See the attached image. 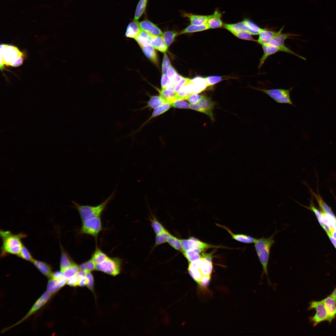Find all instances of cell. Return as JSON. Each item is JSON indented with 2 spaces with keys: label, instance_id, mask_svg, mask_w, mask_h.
<instances>
[{
  "label": "cell",
  "instance_id": "cell-1",
  "mask_svg": "<svg viewBox=\"0 0 336 336\" xmlns=\"http://www.w3.org/2000/svg\"><path fill=\"white\" fill-rule=\"evenodd\" d=\"M213 269L212 254L203 253V256L195 261L189 262V273L200 286L206 287L210 281Z\"/></svg>",
  "mask_w": 336,
  "mask_h": 336
},
{
  "label": "cell",
  "instance_id": "cell-2",
  "mask_svg": "<svg viewBox=\"0 0 336 336\" xmlns=\"http://www.w3.org/2000/svg\"><path fill=\"white\" fill-rule=\"evenodd\" d=\"M277 232L275 231L272 236L268 238L263 237L256 239L254 247L259 259L263 267V272L261 278L265 274L267 277L268 284L274 289L268 277V262L271 248L275 243L273 237Z\"/></svg>",
  "mask_w": 336,
  "mask_h": 336
},
{
  "label": "cell",
  "instance_id": "cell-3",
  "mask_svg": "<svg viewBox=\"0 0 336 336\" xmlns=\"http://www.w3.org/2000/svg\"><path fill=\"white\" fill-rule=\"evenodd\" d=\"M0 236L2 241L1 256L8 254L17 255L23 246L21 239L26 236L25 234L20 233L13 234L8 231H0Z\"/></svg>",
  "mask_w": 336,
  "mask_h": 336
},
{
  "label": "cell",
  "instance_id": "cell-4",
  "mask_svg": "<svg viewBox=\"0 0 336 336\" xmlns=\"http://www.w3.org/2000/svg\"><path fill=\"white\" fill-rule=\"evenodd\" d=\"M24 54L16 47L8 44L0 45V68L3 69L4 65L13 67L21 65Z\"/></svg>",
  "mask_w": 336,
  "mask_h": 336
},
{
  "label": "cell",
  "instance_id": "cell-5",
  "mask_svg": "<svg viewBox=\"0 0 336 336\" xmlns=\"http://www.w3.org/2000/svg\"><path fill=\"white\" fill-rule=\"evenodd\" d=\"M115 191L105 201L96 206L88 205H82L75 201L72 202L74 207L78 211L82 222L87 220L100 217L103 212L106 208L110 202L113 198Z\"/></svg>",
  "mask_w": 336,
  "mask_h": 336
},
{
  "label": "cell",
  "instance_id": "cell-6",
  "mask_svg": "<svg viewBox=\"0 0 336 336\" xmlns=\"http://www.w3.org/2000/svg\"><path fill=\"white\" fill-rule=\"evenodd\" d=\"M293 88V87L287 89L279 88L267 89L254 87L253 89L266 94L278 103L295 105L290 96L291 92Z\"/></svg>",
  "mask_w": 336,
  "mask_h": 336
},
{
  "label": "cell",
  "instance_id": "cell-7",
  "mask_svg": "<svg viewBox=\"0 0 336 336\" xmlns=\"http://www.w3.org/2000/svg\"><path fill=\"white\" fill-rule=\"evenodd\" d=\"M122 260L118 258L108 257L106 259L96 264V269L115 276L120 273Z\"/></svg>",
  "mask_w": 336,
  "mask_h": 336
},
{
  "label": "cell",
  "instance_id": "cell-8",
  "mask_svg": "<svg viewBox=\"0 0 336 336\" xmlns=\"http://www.w3.org/2000/svg\"><path fill=\"white\" fill-rule=\"evenodd\" d=\"M102 230L100 217L90 219L82 222L80 233L91 236L96 238Z\"/></svg>",
  "mask_w": 336,
  "mask_h": 336
},
{
  "label": "cell",
  "instance_id": "cell-9",
  "mask_svg": "<svg viewBox=\"0 0 336 336\" xmlns=\"http://www.w3.org/2000/svg\"><path fill=\"white\" fill-rule=\"evenodd\" d=\"M181 240V252L189 250L198 249L204 251L205 250L211 248L218 247V246L209 244L202 241L198 239L191 237L188 239Z\"/></svg>",
  "mask_w": 336,
  "mask_h": 336
},
{
  "label": "cell",
  "instance_id": "cell-10",
  "mask_svg": "<svg viewBox=\"0 0 336 336\" xmlns=\"http://www.w3.org/2000/svg\"><path fill=\"white\" fill-rule=\"evenodd\" d=\"M215 105L211 98L203 96L197 103L190 104V109L206 114L214 121L212 110Z\"/></svg>",
  "mask_w": 336,
  "mask_h": 336
},
{
  "label": "cell",
  "instance_id": "cell-11",
  "mask_svg": "<svg viewBox=\"0 0 336 336\" xmlns=\"http://www.w3.org/2000/svg\"><path fill=\"white\" fill-rule=\"evenodd\" d=\"M283 28L284 27H282L278 31V34L274 37L268 44L279 47L282 52L292 54L305 60L306 59L304 57L295 53L285 46L284 41L285 40L289 38L291 36H293V35L289 33H282V31Z\"/></svg>",
  "mask_w": 336,
  "mask_h": 336
},
{
  "label": "cell",
  "instance_id": "cell-12",
  "mask_svg": "<svg viewBox=\"0 0 336 336\" xmlns=\"http://www.w3.org/2000/svg\"><path fill=\"white\" fill-rule=\"evenodd\" d=\"M314 309L316 313L315 315L311 317L310 321L315 326L320 322L325 320L328 321V314L324 306L321 301H313L310 304L308 310Z\"/></svg>",
  "mask_w": 336,
  "mask_h": 336
},
{
  "label": "cell",
  "instance_id": "cell-13",
  "mask_svg": "<svg viewBox=\"0 0 336 336\" xmlns=\"http://www.w3.org/2000/svg\"><path fill=\"white\" fill-rule=\"evenodd\" d=\"M52 295L47 291L44 292L38 299L33 305L30 310L27 314L20 321L12 326L4 329L3 331H5L12 328L21 324L25 320L28 319L31 315L40 310L49 301Z\"/></svg>",
  "mask_w": 336,
  "mask_h": 336
},
{
  "label": "cell",
  "instance_id": "cell-14",
  "mask_svg": "<svg viewBox=\"0 0 336 336\" xmlns=\"http://www.w3.org/2000/svg\"><path fill=\"white\" fill-rule=\"evenodd\" d=\"M141 29L151 35H162L163 33L161 30L155 24L148 20L138 22Z\"/></svg>",
  "mask_w": 336,
  "mask_h": 336
},
{
  "label": "cell",
  "instance_id": "cell-15",
  "mask_svg": "<svg viewBox=\"0 0 336 336\" xmlns=\"http://www.w3.org/2000/svg\"><path fill=\"white\" fill-rule=\"evenodd\" d=\"M326 309L328 317V321L331 322L336 315V302L330 295L321 301Z\"/></svg>",
  "mask_w": 336,
  "mask_h": 336
},
{
  "label": "cell",
  "instance_id": "cell-16",
  "mask_svg": "<svg viewBox=\"0 0 336 336\" xmlns=\"http://www.w3.org/2000/svg\"><path fill=\"white\" fill-rule=\"evenodd\" d=\"M263 51V54L260 59L258 66L259 69L262 66L266 59L270 55L276 53L281 51L280 49L277 47L269 44L261 45Z\"/></svg>",
  "mask_w": 336,
  "mask_h": 336
},
{
  "label": "cell",
  "instance_id": "cell-17",
  "mask_svg": "<svg viewBox=\"0 0 336 336\" xmlns=\"http://www.w3.org/2000/svg\"><path fill=\"white\" fill-rule=\"evenodd\" d=\"M222 16L221 12L217 9L212 14L208 15L207 23L209 28H216L223 26L224 24L221 19Z\"/></svg>",
  "mask_w": 336,
  "mask_h": 336
},
{
  "label": "cell",
  "instance_id": "cell-18",
  "mask_svg": "<svg viewBox=\"0 0 336 336\" xmlns=\"http://www.w3.org/2000/svg\"><path fill=\"white\" fill-rule=\"evenodd\" d=\"M218 226L226 230L231 236L232 238L239 242L246 244L254 243L256 239L250 236L243 234H235L225 226L217 224Z\"/></svg>",
  "mask_w": 336,
  "mask_h": 336
},
{
  "label": "cell",
  "instance_id": "cell-19",
  "mask_svg": "<svg viewBox=\"0 0 336 336\" xmlns=\"http://www.w3.org/2000/svg\"><path fill=\"white\" fill-rule=\"evenodd\" d=\"M278 33V31H275L263 29L259 35V38L257 40V42L261 45L268 44Z\"/></svg>",
  "mask_w": 336,
  "mask_h": 336
},
{
  "label": "cell",
  "instance_id": "cell-20",
  "mask_svg": "<svg viewBox=\"0 0 336 336\" xmlns=\"http://www.w3.org/2000/svg\"><path fill=\"white\" fill-rule=\"evenodd\" d=\"M39 271L48 279L52 276L53 272L52 267L45 262L35 260L32 263Z\"/></svg>",
  "mask_w": 336,
  "mask_h": 336
},
{
  "label": "cell",
  "instance_id": "cell-21",
  "mask_svg": "<svg viewBox=\"0 0 336 336\" xmlns=\"http://www.w3.org/2000/svg\"><path fill=\"white\" fill-rule=\"evenodd\" d=\"M183 15L188 18L191 24L200 25L207 23L208 19V15H202L184 12Z\"/></svg>",
  "mask_w": 336,
  "mask_h": 336
},
{
  "label": "cell",
  "instance_id": "cell-22",
  "mask_svg": "<svg viewBox=\"0 0 336 336\" xmlns=\"http://www.w3.org/2000/svg\"><path fill=\"white\" fill-rule=\"evenodd\" d=\"M150 45L155 49L164 53L166 52L168 49L162 35H153Z\"/></svg>",
  "mask_w": 336,
  "mask_h": 336
},
{
  "label": "cell",
  "instance_id": "cell-23",
  "mask_svg": "<svg viewBox=\"0 0 336 336\" xmlns=\"http://www.w3.org/2000/svg\"><path fill=\"white\" fill-rule=\"evenodd\" d=\"M223 27L230 32L248 31V28L245 19L240 22L234 24H224Z\"/></svg>",
  "mask_w": 336,
  "mask_h": 336
},
{
  "label": "cell",
  "instance_id": "cell-24",
  "mask_svg": "<svg viewBox=\"0 0 336 336\" xmlns=\"http://www.w3.org/2000/svg\"><path fill=\"white\" fill-rule=\"evenodd\" d=\"M141 30L137 21L134 20L128 25L125 33L126 37L134 39L139 34Z\"/></svg>",
  "mask_w": 336,
  "mask_h": 336
},
{
  "label": "cell",
  "instance_id": "cell-25",
  "mask_svg": "<svg viewBox=\"0 0 336 336\" xmlns=\"http://www.w3.org/2000/svg\"><path fill=\"white\" fill-rule=\"evenodd\" d=\"M177 94L174 91V89L168 88L161 89L160 91V96L162 98L166 103H171L177 100Z\"/></svg>",
  "mask_w": 336,
  "mask_h": 336
},
{
  "label": "cell",
  "instance_id": "cell-26",
  "mask_svg": "<svg viewBox=\"0 0 336 336\" xmlns=\"http://www.w3.org/2000/svg\"><path fill=\"white\" fill-rule=\"evenodd\" d=\"M145 55L152 63L158 64V60L154 48L150 45L140 46Z\"/></svg>",
  "mask_w": 336,
  "mask_h": 336
},
{
  "label": "cell",
  "instance_id": "cell-27",
  "mask_svg": "<svg viewBox=\"0 0 336 336\" xmlns=\"http://www.w3.org/2000/svg\"><path fill=\"white\" fill-rule=\"evenodd\" d=\"M153 35H151L142 30L134 39L139 46L150 45Z\"/></svg>",
  "mask_w": 336,
  "mask_h": 336
},
{
  "label": "cell",
  "instance_id": "cell-28",
  "mask_svg": "<svg viewBox=\"0 0 336 336\" xmlns=\"http://www.w3.org/2000/svg\"><path fill=\"white\" fill-rule=\"evenodd\" d=\"M309 188L310 192L317 201L322 211L327 214L335 217L331 208L327 205L320 196L314 192L310 188Z\"/></svg>",
  "mask_w": 336,
  "mask_h": 336
},
{
  "label": "cell",
  "instance_id": "cell-29",
  "mask_svg": "<svg viewBox=\"0 0 336 336\" xmlns=\"http://www.w3.org/2000/svg\"><path fill=\"white\" fill-rule=\"evenodd\" d=\"M203 251L201 250L195 249L189 250L182 252L189 262L198 259L203 256Z\"/></svg>",
  "mask_w": 336,
  "mask_h": 336
},
{
  "label": "cell",
  "instance_id": "cell-30",
  "mask_svg": "<svg viewBox=\"0 0 336 336\" xmlns=\"http://www.w3.org/2000/svg\"><path fill=\"white\" fill-rule=\"evenodd\" d=\"M191 83L194 85L197 94L204 90L208 87L205 78L197 77L191 79Z\"/></svg>",
  "mask_w": 336,
  "mask_h": 336
},
{
  "label": "cell",
  "instance_id": "cell-31",
  "mask_svg": "<svg viewBox=\"0 0 336 336\" xmlns=\"http://www.w3.org/2000/svg\"><path fill=\"white\" fill-rule=\"evenodd\" d=\"M61 254L60 261V269L63 272L70 267L74 262L70 256L63 249H61Z\"/></svg>",
  "mask_w": 336,
  "mask_h": 336
},
{
  "label": "cell",
  "instance_id": "cell-32",
  "mask_svg": "<svg viewBox=\"0 0 336 336\" xmlns=\"http://www.w3.org/2000/svg\"><path fill=\"white\" fill-rule=\"evenodd\" d=\"M209 29L207 23L200 25L191 24L181 31L179 34L195 32L206 30Z\"/></svg>",
  "mask_w": 336,
  "mask_h": 336
},
{
  "label": "cell",
  "instance_id": "cell-33",
  "mask_svg": "<svg viewBox=\"0 0 336 336\" xmlns=\"http://www.w3.org/2000/svg\"><path fill=\"white\" fill-rule=\"evenodd\" d=\"M321 220L324 224L328 227L329 231L336 226V218L327 214L322 211L320 212Z\"/></svg>",
  "mask_w": 336,
  "mask_h": 336
},
{
  "label": "cell",
  "instance_id": "cell-34",
  "mask_svg": "<svg viewBox=\"0 0 336 336\" xmlns=\"http://www.w3.org/2000/svg\"><path fill=\"white\" fill-rule=\"evenodd\" d=\"M61 289L58 286L56 280L52 277L49 278L47 291L52 296L54 295Z\"/></svg>",
  "mask_w": 336,
  "mask_h": 336
},
{
  "label": "cell",
  "instance_id": "cell-35",
  "mask_svg": "<svg viewBox=\"0 0 336 336\" xmlns=\"http://www.w3.org/2000/svg\"><path fill=\"white\" fill-rule=\"evenodd\" d=\"M148 0H139L135 12L134 20L138 21L144 13Z\"/></svg>",
  "mask_w": 336,
  "mask_h": 336
},
{
  "label": "cell",
  "instance_id": "cell-36",
  "mask_svg": "<svg viewBox=\"0 0 336 336\" xmlns=\"http://www.w3.org/2000/svg\"><path fill=\"white\" fill-rule=\"evenodd\" d=\"M108 257L105 254L97 247L92 255L91 259L96 264L104 261Z\"/></svg>",
  "mask_w": 336,
  "mask_h": 336
},
{
  "label": "cell",
  "instance_id": "cell-37",
  "mask_svg": "<svg viewBox=\"0 0 336 336\" xmlns=\"http://www.w3.org/2000/svg\"><path fill=\"white\" fill-rule=\"evenodd\" d=\"M165 103H166L160 96H153L148 102L147 106L155 109Z\"/></svg>",
  "mask_w": 336,
  "mask_h": 336
},
{
  "label": "cell",
  "instance_id": "cell-38",
  "mask_svg": "<svg viewBox=\"0 0 336 336\" xmlns=\"http://www.w3.org/2000/svg\"><path fill=\"white\" fill-rule=\"evenodd\" d=\"M248 28V33L252 35H259L263 28L259 27L254 23L247 19H245Z\"/></svg>",
  "mask_w": 336,
  "mask_h": 336
},
{
  "label": "cell",
  "instance_id": "cell-39",
  "mask_svg": "<svg viewBox=\"0 0 336 336\" xmlns=\"http://www.w3.org/2000/svg\"><path fill=\"white\" fill-rule=\"evenodd\" d=\"M177 32L175 31H167L162 35L165 44L168 48L173 42Z\"/></svg>",
  "mask_w": 336,
  "mask_h": 336
},
{
  "label": "cell",
  "instance_id": "cell-40",
  "mask_svg": "<svg viewBox=\"0 0 336 336\" xmlns=\"http://www.w3.org/2000/svg\"><path fill=\"white\" fill-rule=\"evenodd\" d=\"M80 269L79 266L74 262L72 265L64 271L63 273V276L67 279L75 275Z\"/></svg>",
  "mask_w": 336,
  "mask_h": 336
},
{
  "label": "cell",
  "instance_id": "cell-41",
  "mask_svg": "<svg viewBox=\"0 0 336 336\" xmlns=\"http://www.w3.org/2000/svg\"><path fill=\"white\" fill-rule=\"evenodd\" d=\"M171 105L170 103H166L160 105L154 109L152 115L151 116L148 120L151 119L154 117L159 115L168 110L170 107Z\"/></svg>",
  "mask_w": 336,
  "mask_h": 336
},
{
  "label": "cell",
  "instance_id": "cell-42",
  "mask_svg": "<svg viewBox=\"0 0 336 336\" xmlns=\"http://www.w3.org/2000/svg\"><path fill=\"white\" fill-rule=\"evenodd\" d=\"M171 234L166 230L156 234L155 240V245H157L167 242Z\"/></svg>",
  "mask_w": 336,
  "mask_h": 336
},
{
  "label": "cell",
  "instance_id": "cell-43",
  "mask_svg": "<svg viewBox=\"0 0 336 336\" xmlns=\"http://www.w3.org/2000/svg\"><path fill=\"white\" fill-rule=\"evenodd\" d=\"M312 199L313 198L312 197L310 201V205L309 207L303 206L302 204H301L300 203L298 202L297 203L300 205L304 207H305L307 209H309L312 211L313 212L315 213V215L316 216L320 225L324 228V229L325 230L326 229V226L322 221L321 213L315 206L313 202Z\"/></svg>",
  "mask_w": 336,
  "mask_h": 336
},
{
  "label": "cell",
  "instance_id": "cell-44",
  "mask_svg": "<svg viewBox=\"0 0 336 336\" xmlns=\"http://www.w3.org/2000/svg\"><path fill=\"white\" fill-rule=\"evenodd\" d=\"M151 222L152 227L156 235L166 230L162 224L154 217L151 220Z\"/></svg>",
  "mask_w": 336,
  "mask_h": 336
},
{
  "label": "cell",
  "instance_id": "cell-45",
  "mask_svg": "<svg viewBox=\"0 0 336 336\" xmlns=\"http://www.w3.org/2000/svg\"><path fill=\"white\" fill-rule=\"evenodd\" d=\"M96 264L91 259L79 265L80 269L87 272H91L96 269Z\"/></svg>",
  "mask_w": 336,
  "mask_h": 336
},
{
  "label": "cell",
  "instance_id": "cell-46",
  "mask_svg": "<svg viewBox=\"0 0 336 336\" xmlns=\"http://www.w3.org/2000/svg\"><path fill=\"white\" fill-rule=\"evenodd\" d=\"M17 256L32 263L34 260L28 249L23 245Z\"/></svg>",
  "mask_w": 336,
  "mask_h": 336
},
{
  "label": "cell",
  "instance_id": "cell-47",
  "mask_svg": "<svg viewBox=\"0 0 336 336\" xmlns=\"http://www.w3.org/2000/svg\"><path fill=\"white\" fill-rule=\"evenodd\" d=\"M231 32L240 39L257 42V40L254 38L252 35L247 32L231 31Z\"/></svg>",
  "mask_w": 336,
  "mask_h": 336
},
{
  "label": "cell",
  "instance_id": "cell-48",
  "mask_svg": "<svg viewBox=\"0 0 336 336\" xmlns=\"http://www.w3.org/2000/svg\"><path fill=\"white\" fill-rule=\"evenodd\" d=\"M167 242L175 249L178 250H181V240L177 237L171 234Z\"/></svg>",
  "mask_w": 336,
  "mask_h": 336
},
{
  "label": "cell",
  "instance_id": "cell-49",
  "mask_svg": "<svg viewBox=\"0 0 336 336\" xmlns=\"http://www.w3.org/2000/svg\"><path fill=\"white\" fill-rule=\"evenodd\" d=\"M170 104L171 106L175 108L190 109V104L184 100L177 99Z\"/></svg>",
  "mask_w": 336,
  "mask_h": 336
},
{
  "label": "cell",
  "instance_id": "cell-50",
  "mask_svg": "<svg viewBox=\"0 0 336 336\" xmlns=\"http://www.w3.org/2000/svg\"><path fill=\"white\" fill-rule=\"evenodd\" d=\"M171 66L169 59L166 53H164L162 64V75L166 74Z\"/></svg>",
  "mask_w": 336,
  "mask_h": 336
},
{
  "label": "cell",
  "instance_id": "cell-51",
  "mask_svg": "<svg viewBox=\"0 0 336 336\" xmlns=\"http://www.w3.org/2000/svg\"><path fill=\"white\" fill-rule=\"evenodd\" d=\"M191 79L188 78L183 77L175 85L174 88V91L177 94L183 86L190 82Z\"/></svg>",
  "mask_w": 336,
  "mask_h": 336
},
{
  "label": "cell",
  "instance_id": "cell-52",
  "mask_svg": "<svg viewBox=\"0 0 336 336\" xmlns=\"http://www.w3.org/2000/svg\"><path fill=\"white\" fill-rule=\"evenodd\" d=\"M207 86H212L222 80V77L219 76H211L205 77Z\"/></svg>",
  "mask_w": 336,
  "mask_h": 336
},
{
  "label": "cell",
  "instance_id": "cell-53",
  "mask_svg": "<svg viewBox=\"0 0 336 336\" xmlns=\"http://www.w3.org/2000/svg\"><path fill=\"white\" fill-rule=\"evenodd\" d=\"M82 277H81L76 273L67 279L66 284L68 285L73 287H75L78 286L79 280Z\"/></svg>",
  "mask_w": 336,
  "mask_h": 336
},
{
  "label": "cell",
  "instance_id": "cell-54",
  "mask_svg": "<svg viewBox=\"0 0 336 336\" xmlns=\"http://www.w3.org/2000/svg\"><path fill=\"white\" fill-rule=\"evenodd\" d=\"M203 96L197 94H192L189 96L185 100L189 102L190 104H194L199 101Z\"/></svg>",
  "mask_w": 336,
  "mask_h": 336
},
{
  "label": "cell",
  "instance_id": "cell-55",
  "mask_svg": "<svg viewBox=\"0 0 336 336\" xmlns=\"http://www.w3.org/2000/svg\"><path fill=\"white\" fill-rule=\"evenodd\" d=\"M88 281L86 286L87 287L93 292L94 291V280L92 274L91 272H87L86 275Z\"/></svg>",
  "mask_w": 336,
  "mask_h": 336
},
{
  "label": "cell",
  "instance_id": "cell-56",
  "mask_svg": "<svg viewBox=\"0 0 336 336\" xmlns=\"http://www.w3.org/2000/svg\"><path fill=\"white\" fill-rule=\"evenodd\" d=\"M161 89H166L170 87V80L166 74L162 75L161 80Z\"/></svg>",
  "mask_w": 336,
  "mask_h": 336
},
{
  "label": "cell",
  "instance_id": "cell-57",
  "mask_svg": "<svg viewBox=\"0 0 336 336\" xmlns=\"http://www.w3.org/2000/svg\"><path fill=\"white\" fill-rule=\"evenodd\" d=\"M183 77L182 76L179 74L178 73L177 74L171 79H170V88L174 89L176 84Z\"/></svg>",
  "mask_w": 336,
  "mask_h": 336
},
{
  "label": "cell",
  "instance_id": "cell-58",
  "mask_svg": "<svg viewBox=\"0 0 336 336\" xmlns=\"http://www.w3.org/2000/svg\"><path fill=\"white\" fill-rule=\"evenodd\" d=\"M177 73L176 70L171 65L168 69L166 74L169 79H171Z\"/></svg>",
  "mask_w": 336,
  "mask_h": 336
},
{
  "label": "cell",
  "instance_id": "cell-59",
  "mask_svg": "<svg viewBox=\"0 0 336 336\" xmlns=\"http://www.w3.org/2000/svg\"><path fill=\"white\" fill-rule=\"evenodd\" d=\"M88 281L85 276L80 278L78 282V286L79 287H84L86 286Z\"/></svg>",
  "mask_w": 336,
  "mask_h": 336
},
{
  "label": "cell",
  "instance_id": "cell-60",
  "mask_svg": "<svg viewBox=\"0 0 336 336\" xmlns=\"http://www.w3.org/2000/svg\"><path fill=\"white\" fill-rule=\"evenodd\" d=\"M326 232L329 238L330 239L336 248V239L332 236L329 231H326Z\"/></svg>",
  "mask_w": 336,
  "mask_h": 336
},
{
  "label": "cell",
  "instance_id": "cell-61",
  "mask_svg": "<svg viewBox=\"0 0 336 336\" xmlns=\"http://www.w3.org/2000/svg\"><path fill=\"white\" fill-rule=\"evenodd\" d=\"M329 231L332 236L336 239V226Z\"/></svg>",
  "mask_w": 336,
  "mask_h": 336
},
{
  "label": "cell",
  "instance_id": "cell-62",
  "mask_svg": "<svg viewBox=\"0 0 336 336\" xmlns=\"http://www.w3.org/2000/svg\"><path fill=\"white\" fill-rule=\"evenodd\" d=\"M330 296L334 299L336 302V288L334 290L333 292Z\"/></svg>",
  "mask_w": 336,
  "mask_h": 336
}]
</instances>
